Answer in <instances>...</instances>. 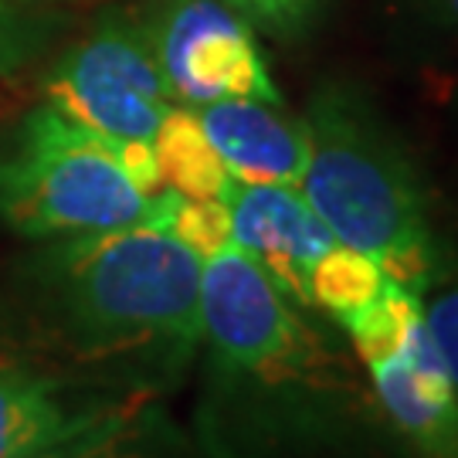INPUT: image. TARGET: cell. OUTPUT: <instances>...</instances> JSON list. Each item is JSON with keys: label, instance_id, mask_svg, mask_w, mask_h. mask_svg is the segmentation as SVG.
<instances>
[{"label": "cell", "instance_id": "cell-1", "mask_svg": "<svg viewBox=\"0 0 458 458\" xmlns=\"http://www.w3.org/2000/svg\"><path fill=\"white\" fill-rule=\"evenodd\" d=\"M200 268L153 225L45 238L0 289V367L164 401L200 346Z\"/></svg>", "mask_w": 458, "mask_h": 458}, {"label": "cell", "instance_id": "cell-2", "mask_svg": "<svg viewBox=\"0 0 458 458\" xmlns=\"http://www.w3.org/2000/svg\"><path fill=\"white\" fill-rule=\"evenodd\" d=\"M200 458H363L391 442L370 377L238 245L200 268Z\"/></svg>", "mask_w": 458, "mask_h": 458}, {"label": "cell", "instance_id": "cell-3", "mask_svg": "<svg viewBox=\"0 0 458 458\" xmlns=\"http://www.w3.org/2000/svg\"><path fill=\"white\" fill-rule=\"evenodd\" d=\"M310 164L299 191L329 234L377 259L380 272L421 295L438 272L431 200L408 149L346 89H323L306 113Z\"/></svg>", "mask_w": 458, "mask_h": 458}, {"label": "cell", "instance_id": "cell-4", "mask_svg": "<svg viewBox=\"0 0 458 458\" xmlns=\"http://www.w3.org/2000/svg\"><path fill=\"white\" fill-rule=\"evenodd\" d=\"M153 197L119 170L109 136L48 106L24 115L0 149V225L28 242L147 225Z\"/></svg>", "mask_w": 458, "mask_h": 458}, {"label": "cell", "instance_id": "cell-5", "mask_svg": "<svg viewBox=\"0 0 458 458\" xmlns=\"http://www.w3.org/2000/svg\"><path fill=\"white\" fill-rule=\"evenodd\" d=\"M41 89L48 109L109 140H153L174 98L143 24L119 11L79 38Z\"/></svg>", "mask_w": 458, "mask_h": 458}, {"label": "cell", "instance_id": "cell-6", "mask_svg": "<svg viewBox=\"0 0 458 458\" xmlns=\"http://www.w3.org/2000/svg\"><path fill=\"white\" fill-rule=\"evenodd\" d=\"M170 92L191 106L255 98L278 106L248 24L217 0H160L143 24Z\"/></svg>", "mask_w": 458, "mask_h": 458}, {"label": "cell", "instance_id": "cell-7", "mask_svg": "<svg viewBox=\"0 0 458 458\" xmlns=\"http://www.w3.org/2000/svg\"><path fill=\"white\" fill-rule=\"evenodd\" d=\"M225 200L234 245L262 265L293 302L310 306V268L336 245V238L302 191L285 183H234Z\"/></svg>", "mask_w": 458, "mask_h": 458}, {"label": "cell", "instance_id": "cell-8", "mask_svg": "<svg viewBox=\"0 0 458 458\" xmlns=\"http://www.w3.org/2000/svg\"><path fill=\"white\" fill-rule=\"evenodd\" d=\"M197 119L234 183H302L310 164L306 119H293L272 102L255 98L208 102Z\"/></svg>", "mask_w": 458, "mask_h": 458}, {"label": "cell", "instance_id": "cell-9", "mask_svg": "<svg viewBox=\"0 0 458 458\" xmlns=\"http://www.w3.org/2000/svg\"><path fill=\"white\" fill-rule=\"evenodd\" d=\"M130 397L75 387L17 367H0V458L28 455L34 448L75 435Z\"/></svg>", "mask_w": 458, "mask_h": 458}, {"label": "cell", "instance_id": "cell-10", "mask_svg": "<svg viewBox=\"0 0 458 458\" xmlns=\"http://www.w3.org/2000/svg\"><path fill=\"white\" fill-rule=\"evenodd\" d=\"M387 438L408 458H458V391L455 384H431L401 357L367 367Z\"/></svg>", "mask_w": 458, "mask_h": 458}, {"label": "cell", "instance_id": "cell-11", "mask_svg": "<svg viewBox=\"0 0 458 458\" xmlns=\"http://www.w3.org/2000/svg\"><path fill=\"white\" fill-rule=\"evenodd\" d=\"M194 442L166 418L164 401L130 397L75 435L17 458H183Z\"/></svg>", "mask_w": 458, "mask_h": 458}, {"label": "cell", "instance_id": "cell-12", "mask_svg": "<svg viewBox=\"0 0 458 458\" xmlns=\"http://www.w3.org/2000/svg\"><path fill=\"white\" fill-rule=\"evenodd\" d=\"M153 153L164 187L183 197H228L234 187L194 109H166L153 132Z\"/></svg>", "mask_w": 458, "mask_h": 458}, {"label": "cell", "instance_id": "cell-13", "mask_svg": "<svg viewBox=\"0 0 458 458\" xmlns=\"http://www.w3.org/2000/svg\"><path fill=\"white\" fill-rule=\"evenodd\" d=\"M421 316H425L421 295L387 278L374 302L363 306L360 312H353L340 327L346 329V336L353 344V357L367 370L374 363L397 357L404 340H408V333Z\"/></svg>", "mask_w": 458, "mask_h": 458}, {"label": "cell", "instance_id": "cell-14", "mask_svg": "<svg viewBox=\"0 0 458 458\" xmlns=\"http://www.w3.org/2000/svg\"><path fill=\"white\" fill-rule=\"evenodd\" d=\"M384 282H387V276L380 272L377 259L336 242L310 268V306H319L336 323H344L353 312H360L363 306L374 302L384 289Z\"/></svg>", "mask_w": 458, "mask_h": 458}, {"label": "cell", "instance_id": "cell-15", "mask_svg": "<svg viewBox=\"0 0 458 458\" xmlns=\"http://www.w3.org/2000/svg\"><path fill=\"white\" fill-rule=\"evenodd\" d=\"M147 225L177 238L197 259H211L234 245L231 208L225 197H183L164 187L160 194H153Z\"/></svg>", "mask_w": 458, "mask_h": 458}, {"label": "cell", "instance_id": "cell-16", "mask_svg": "<svg viewBox=\"0 0 458 458\" xmlns=\"http://www.w3.org/2000/svg\"><path fill=\"white\" fill-rule=\"evenodd\" d=\"M51 34V17L34 7L0 4V82L14 79L21 68L45 48Z\"/></svg>", "mask_w": 458, "mask_h": 458}, {"label": "cell", "instance_id": "cell-17", "mask_svg": "<svg viewBox=\"0 0 458 458\" xmlns=\"http://www.w3.org/2000/svg\"><path fill=\"white\" fill-rule=\"evenodd\" d=\"M425 323L435 336V344L442 350L445 367H448V377L458 391V285L438 293L431 302L425 306Z\"/></svg>", "mask_w": 458, "mask_h": 458}, {"label": "cell", "instance_id": "cell-18", "mask_svg": "<svg viewBox=\"0 0 458 458\" xmlns=\"http://www.w3.org/2000/svg\"><path fill=\"white\" fill-rule=\"evenodd\" d=\"M228 4L272 31H285V28L299 24L312 7V0H228Z\"/></svg>", "mask_w": 458, "mask_h": 458}, {"label": "cell", "instance_id": "cell-19", "mask_svg": "<svg viewBox=\"0 0 458 458\" xmlns=\"http://www.w3.org/2000/svg\"><path fill=\"white\" fill-rule=\"evenodd\" d=\"M421 7H425L438 24L458 31V0H421Z\"/></svg>", "mask_w": 458, "mask_h": 458}, {"label": "cell", "instance_id": "cell-20", "mask_svg": "<svg viewBox=\"0 0 458 458\" xmlns=\"http://www.w3.org/2000/svg\"><path fill=\"white\" fill-rule=\"evenodd\" d=\"M0 4H11V7H41V4H48V0H0Z\"/></svg>", "mask_w": 458, "mask_h": 458}]
</instances>
